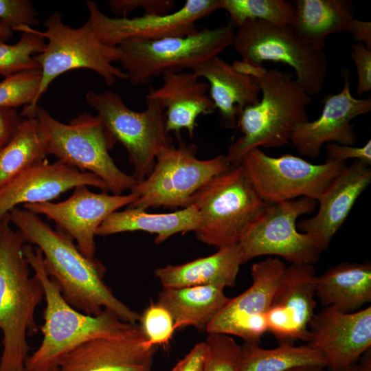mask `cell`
Instances as JSON below:
<instances>
[{
    "mask_svg": "<svg viewBox=\"0 0 371 371\" xmlns=\"http://www.w3.org/2000/svg\"><path fill=\"white\" fill-rule=\"evenodd\" d=\"M324 368L322 367H313V366H306V367H300L295 369H292L289 371H324Z\"/></svg>",
    "mask_w": 371,
    "mask_h": 371,
    "instance_id": "obj_46",
    "label": "cell"
},
{
    "mask_svg": "<svg viewBox=\"0 0 371 371\" xmlns=\"http://www.w3.org/2000/svg\"><path fill=\"white\" fill-rule=\"evenodd\" d=\"M205 353V342L197 343L170 371H202Z\"/></svg>",
    "mask_w": 371,
    "mask_h": 371,
    "instance_id": "obj_41",
    "label": "cell"
},
{
    "mask_svg": "<svg viewBox=\"0 0 371 371\" xmlns=\"http://www.w3.org/2000/svg\"><path fill=\"white\" fill-rule=\"evenodd\" d=\"M13 36V31L0 21V40L7 41Z\"/></svg>",
    "mask_w": 371,
    "mask_h": 371,
    "instance_id": "obj_45",
    "label": "cell"
},
{
    "mask_svg": "<svg viewBox=\"0 0 371 371\" xmlns=\"http://www.w3.org/2000/svg\"><path fill=\"white\" fill-rule=\"evenodd\" d=\"M293 28L306 42L324 49L326 37L348 32L354 20L349 0H297Z\"/></svg>",
    "mask_w": 371,
    "mask_h": 371,
    "instance_id": "obj_29",
    "label": "cell"
},
{
    "mask_svg": "<svg viewBox=\"0 0 371 371\" xmlns=\"http://www.w3.org/2000/svg\"><path fill=\"white\" fill-rule=\"evenodd\" d=\"M26 243L22 233L12 228L9 213L0 218V371H25L30 349L27 337L38 331L35 313L44 290L30 275L23 254Z\"/></svg>",
    "mask_w": 371,
    "mask_h": 371,
    "instance_id": "obj_3",
    "label": "cell"
},
{
    "mask_svg": "<svg viewBox=\"0 0 371 371\" xmlns=\"http://www.w3.org/2000/svg\"><path fill=\"white\" fill-rule=\"evenodd\" d=\"M91 186L108 192L97 175L59 161L46 160L23 171L0 188V218L19 204L49 202L78 186Z\"/></svg>",
    "mask_w": 371,
    "mask_h": 371,
    "instance_id": "obj_20",
    "label": "cell"
},
{
    "mask_svg": "<svg viewBox=\"0 0 371 371\" xmlns=\"http://www.w3.org/2000/svg\"><path fill=\"white\" fill-rule=\"evenodd\" d=\"M286 266L278 257L253 264L251 285L240 295L229 298L205 332L235 335L245 343H260L268 331L267 313Z\"/></svg>",
    "mask_w": 371,
    "mask_h": 371,
    "instance_id": "obj_15",
    "label": "cell"
},
{
    "mask_svg": "<svg viewBox=\"0 0 371 371\" xmlns=\"http://www.w3.org/2000/svg\"><path fill=\"white\" fill-rule=\"evenodd\" d=\"M232 65L252 76L260 89V101L240 113L237 124L243 135L229 146L225 155L229 163L236 166L252 149L289 144L295 127L308 120L306 108L312 100L291 73L269 70L238 60Z\"/></svg>",
    "mask_w": 371,
    "mask_h": 371,
    "instance_id": "obj_2",
    "label": "cell"
},
{
    "mask_svg": "<svg viewBox=\"0 0 371 371\" xmlns=\"http://www.w3.org/2000/svg\"><path fill=\"white\" fill-rule=\"evenodd\" d=\"M326 161L346 163L348 159L358 160L368 166L371 164V141L363 146L355 147L337 143L326 144Z\"/></svg>",
    "mask_w": 371,
    "mask_h": 371,
    "instance_id": "obj_40",
    "label": "cell"
},
{
    "mask_svg": "<svg viewBox=\"0 0 371 371\" xmlns=\"http://www.w3.org/2000/svg\"><path fill=\"white\" fill-rule=\"evenodd\" d=\"M45 30L36 32L47 39L43 52L34 56L41 72L38 90L33 102L24 106L19 113L23 118L34 117L38 101L55 78L71 70L87 69L97 73L107 86L117 80H127L126 73L113 65L119 62L117 47L102 43L95 36L87 20L81 27L73 28L62 21V15L56 12L44 21Z\"/></svg>",
    "mask_w": 371,
    "mask_h": 371,
    "instance_id": "obj_5",
    "label": "cell"
},
{
    "mask_svg": "<svg viewBox=\"0 0 371 371\" xmlns=\"http://www.w3.org/2000/svg\"><path fill=\"white\" fill-rule=\"evenodd\" d=\"M21 119L16 109L0 108V148L12 137Z\"/></svg>",
    "mask_w": 371,
    "mask_h": 371,
    "instance_id": "obj_42",
    "label": "cell"
},
{
    "mask_svg": "<svg viewBox=\"0 0 371 371\" xmlns=\"http://www.w3.org/2000/svg\"><path fill=\"white\" fill-rule=\"evenodd\" d=\"M255 190L267 204L307 197L317 201L346 163L314 164L293 155L272 157L254 148L241 164Z\"/></svg>",
    "mask_w": 371,
    "mask_h": 371,
    "instance_id": "obj_12",
    "label": "cell"
},
{
    "mask_svg": "<svg viewBox=\"0 0 371 371\" xmlns=\"http://www.w3.org/2000/svg\"><path fill=\"white\" fill-rule=\"evenodd\" d=\"M235 28L230 23L203 28L183 37L157 40L130 38L120 44L119 62L130 84L145 85L166 73L196 67L232 46Z\"/></svg>",
    "mask_w": 371,
    "mask_h": 371,
    "instance_id": "obj_7",
    "label": "cell"
},
{
    "mask_svg": "<svg viewBox=\"0 0 371 371\" xmlns=\"http://www.w3.org/2000/svg\"><path fill=\"white\" fill-rule=\"evenodd\" d=\"M242 264L243 255L238 243L183 264L159 267L155 275L163 288L216 286L225 289L235 286Z\"/></svg>",
    "mask_w": 371,
    "mask_h": 371,
    "instance_id": "obj_25",
    "label": "cell"
},
{
    "mask_svg": "<svg viewBox=\"0 0 371 371\" xmlns=\"http://www.w3.org/2000/svg\"><path fill=\"white\" fill-rule=\"evenodd\" d=\"M111 10L126 17L127 14L138 8H143L146 14H166L175 5L172 0H111L109 1Z\"/></svg>",
    "mask_w": 371,
    "mask_h": 371,
    "instance_id": "obj_38",
    "label": "cell"
},
{
    "mask_svg": "<svg viewBox=\"0 0 371 371\" xmlns=\"http://www.w3.org/2000/svg\"><path fill=\"white\" fill-rule=\"evenodd\" d=\"M9 214L27 243L40 249L47 273L69 305L91 315L107 309L122 321L137 324L140 314L117 299L106 284V268L101 262L85 256L71 238L52 229L38 214L19 207Z\"/></svg>",
    "mask_w": 371,
    "mask_h": 371,
    "instance_id": "obj_1",
    "label": "cell"
},
{
    "mask_svg": "<svg viewBox=\"0 0 371 371\" xmlns=\"http://www.w3.org/2000/svg\"><path fill=\"white\" fill-rule=\"evenodd\" d=\"M208 81L210 98L219 112L223 126L232 128L247 107L260 99V89L251 76L236 70L218 56L212 57L192 70Z\"/></svg>",
    "mask_w": 371,
    "mask_h": 371,
    "instance_id": "obj_24",
    "label": "cell"
},
{
    "mask_svg": "<svg viewBox=\"0 0 371 371\" xmlns=\"http://www.w3.org/2000/svg\"><path fill=\"white\" fill-rule=\"evenodd\" d=\"M221 9L236 29L248 20H261L280 26H293L295 7L284 0H220Z\"/></svg>",
    "mask_w": 371,
    "mask_h": 371,
    "instance_id": "obj_32",
    "label": "cell"
},
{
    "mask_svg": "<svg viewBox=\"0 0 371 371\" xmlns=\"http://www.w3.org/2000/svg\"><path fill=\"white\" fill-rule=\"evenodd\" d=\"M306 366L326 367L324 356L309 344L280 343L273 349L247 343L242 346L241 371H289Z\"/></svg>",
    "mask_w": 371,
    "mask_h": 371,
    "instance_id": "obj_31",
    "label": "cell"
},
{
    "mask_svg": "<svg viewBox=\"0 0 371 371\" xmlns=\"http://www.w3.org/2000/svg\"><path fill=\"white\" fill-rule=\"evenodd\" d=\"M339 371H371L370 361L367 360L366 361L358 364L355 363Z\"/></svg>",
    "mask_w": 371,
    "mask_h": 371,
    "instance_id": "obj_44",
    "label": "cell"
},
{
    "mask_svg": "<svg viewBox=\"0 0 371 371\" xmlns=\"http://www.w3.org/2000/svg\"><path fill=\"white\" fill-rule=\"evenodd\" d=\"M86 4L87 20L95 36L113 47L130 38L157 40L192 34L198 31V21L221 9L220 0H188L180 9L166 14L112 18L102 13L93 1L87 0Z\"/></svg>",
    "mask_w": 371,
    "mask_h": 371,
    "instance_id": "obj_14",
    "label": "cell"
},
{
    "mask_svg": "<svg viewBox=\"0 0 371 371\" xmlns=\"http://www.w3.org/2000/svg\"><path fill=\"white\" fill-rule=\"evenodd\" d=\"M341 74L344 81L342 89L324 98L319 117L299 124L291 133L290 143L302 156L318 157L324 144L353 146L357 135L350 122L371 111V97L355 98L350 91L349 71L344 69Z\"/></svg>",
    "mask_w": 371,
    "mask_h": 371,
    "instance_id": "obj_17",
    "label": "cell"
},
{
    "mask_svg": "<svg viewBox=\"0 0 371 371\" xmlns=\"http://www.w3.org/2000/svg\"><path fill=\"white\" fill-rule=\"evenodd\" d=\"M162 85L150 87L146 97L158 101L165 109L166 130L179 133L186 129L192 137L201 115L212 113L214 104L207 91V82L199 80L192 71L166 73Z\"/></svg>",
    "mask_w": 371,
    "mask_h": 371,
    "instance_id": "obj_23",
    "label": "cell"
},
{
    "mask_svg": "<svg viewBox=\"0 0 371 371\" xmlns=\"http://www.w3.org/2000/svg\"><path fill=\"white\" fill-rule=\"evenodd\" d=\"M34 117L46 133L48 155L80 171L97 175L112 194L120 195L135 186V179L122 171L111 157L109 150L115 142L98 115L83 113L65 124L37 105Z\"/></svg>",
    "mask_w": 371,
    "mask_h": 371,
    "instance_id": "obj_6",
    "label": "cell"
},
{
    "mask_svg": "<svg viewBox=\"0 0 371 371\" xmlns=\"http://www.w3.org/2000/svg\"><path fill=\"white\" fill-rule=\"evenodd\" d=\"M322 304L352 313L371 302V264L341 262L317 276Z\"/></svg>",
    "mask_w": 371,
    "mask_h": 371,
    "instance_id": "obj_27",
    "label": "cell"
},
{
    "mask_svg": "<svg viewBox=\"0 0 371 371\" xmlns=\"http://www.w3.org/2000/svg\"><path fill=\"white\" fill-rule=\"evenodd\" d=\"M38 15L29 0H0V21L12 31L38 26Z\"/></svg>",
    "mask_w": 371,
    "mask_h": 371,
    "instance_id": "obj_37",
    "label": "cell"
},
{
    "mask_svg": "<svg viewBox=\"0 0 371 371\" xmlns=\"http://www.w3.org/2000/svg\"><path fill=\"white\" fill-rule=\"evenodd\" d=\"M316 286L313 265L286 266L267 313L268 331L280 344L309 341V323L316 307Z\"/></svg>",
    "mask_w": 371,
    "mask_h": 371,
    "instance_id": "obj_19",
    "label": "cell"
},
{
    "mask_svg": "<svg viewBox=\"0 0 371 371\" xmlns=\"http://www.w3.org/2000/svg\"><path fill=\"white\" fill-rule=\"evenodd\" d=\"M199 221V213L193 204L175 212L162 214L127 207L111 214L98 228L96 236L142 231L155 234V243L159 244L178 233L194 232Z\"/></svg>",
    "mask_w": 371,
    "mask_h": 371,
    "instance_id": "obj_26",
    "label": "cell"
},
{
    "mask_svg": "<svg viewBox=\"0 0 371 371\" xmlns=\"http://www.w3.org/2000/svg\"><path fill=\"white\" fill-rule=\"evenodd\" d=\"M47 136L36 117L23 118L0 148V188L26 169L45 160Z\"/></svg>",
    "mask_w": 371,
    "mask_h": 371,
    "instance_id": "obj_30",
    "label": "cell"
},
{
    "mask_svg": "<svg viewBox=\"0 0 371 371\" xmlns=\"http://www.w3.org/2000/svg\"><path fill=\"white\" fill-rule=\"evenodd\" d=\"M235 30L232 46L241 60L256 66L265 61L288 65L306 94L311 97L322 91L328 71L326 54L306 42L293 27L254 19Z\"/></svg>",
    "mask_w": 371,
    "mask_h": 371,
    "instance_id": "obj_10",
    "label": "cell"
},
{
    "mask_svg": "<svg viewBox=\"0 0 371 371\" xmlns=\"http://www.w3.org/2000/svg\"><path fill=\"white\" fill-rule=\"evenodd\" d=\"M207 334L202 371H241L242 346L230 335Z\"/></svg>",
    "mask_w": 371,
    "mask_h": 371,
    "instance_id": "obj_34",
    "label": "cell"
},
{
    "mask_svg": "<svg viewBox=\"0 0 371 371\" xmlns=\"http://www.w3.org/2000/svg\"><path fill=\"white\" fill-rule=\"evenodd\" d=\"M350 56L357 69V93L360 96L371 90V49L362 43H353L351 45Z\"/></svg>",
    "mask_w": 371,
    "mask_h": 371,
    "instance_id": "obj_39",
    "label": "cell"
},
{
    "mask_svg": "<svg viewBox=\"0 0 371 371\" xmlns=\"http://www.w3.org/2000/svg\"><path fill=\"white\" fill-rule=\"evenodd\" d=\"M24 256L44 290L45 308L38 348L27 358L25 371H41L58 366L61 359L82 344L95 338L122 337L139 333L137 324L122 321L109 310L91 315L82 313L63 298L57 283L47 273L40 249L26 243Z\"/></svg>",
    "mask_w": 371,
    "mask_h": 371,
    "instance_id": "obj_4",
    "label": "cell"
},
{
    "mask_svg": "<svg viewBox=\"0 0 371 371\" xmlns=\"http://www.w3.org/2000/svg\"><path fill=\"white\" fill-rule=\"evenodd\" d=\"M138 196L95 193L88 186L74 189L67 199L54 203H28L23 208L36 214H43L53 221L56 229L76 242L79 251L87 258H95L96 231L113 212L135 202Z\"/></svg>",
    "mask_w": 371,
    "mask_h": 371,
    "instance_id": "obj_16",
    "label": "cell"
},
{
    "mask_svg": "<svg viewBox=\"0 0 371 371\" xmlns=\"http://www.w3.org/2000/svg\"><path fill=\"white\" fill-rule=\"evenodd\" d=\"M231 166L225 155L199 159L194 146L170 145L157 154L150 173L132 188L138 198L128 207H187L201 189Z\"/></svg>",
    "mask_w": 371,
    "mask_h": 371,
    "instance_id": "obj_9",
    "label": "cell"
},
{
    "mask_svg": "<svg viewBox=\"0 0 371 371\" xmlns=\"http://www.w3.org/2000/svg\"><path fill=\"white\" fill-rule=\"evenodd\" d=\"M370 182V166L354 160L329 183L317 201V212L311 218L300 221L297 228L308 234L317 247L324 251Z\"/></svg>",
    "mask_w": 371,
    "mask_h": 371,
    "instance_id": "obj_21",
    "label": "cell"
},
{
    "mask_svg": "<svg viewBox=\"0 0 371 371\" xmlns=\"http://www.w3.org/2000/svg\"><path fill=\"white\" fill-rule=\"evenodd\" d=\"M157 348L142 330L122 337L95 338L66 354L58 367L60 371H150Z\"/></svg>",
    "mask_w": 371,
    "mask_h": 371,
    "instance_id": "obj_22",
    "label": "cell"
},
{
    "mask_svg": "<svg viewBox=\"0 0 371 371\" xmlns=\"http://www.w3.org/2000/svg\"><path fill=\"white\" fill-rule=\"evenodd\" d=\"M19 41L14 45L0 40V75L5 77L22 71L39 69L34 56L43 52L45 39L34 27H21Z\"/></svg>",
    "mask_w": 371,
    "mask_h": 371,
    "instance_id": "obj_33",
    "label": "cell"
},
{
    "mask_svg": "<svg viewBox=\"0 0 371 371\" xmlns=\"http://www.w3.org/2000/svg\"><path fill=\"white\" fill-rule=\"evenodd\" d=\"M317 203L300 197L267 204L238 243L243 263L262 256L280 257L291 264L317 262L322 251L308 234L297 229V218L313 212Z\"/></svg>",
    "mask_w": 371,
    "mask_h": 371,
    "instance_id": "obj_13",
    "label": "cell"
},
{
    "mask_svg": "<svg viewBox=\"0 0 371 371\" xmlns=\"http://www.w3.org/2000/svg\"><path fill=\"white\" fill-rule=\"evenodd\" d=\"M309 344L319 351L332 371L357 362L371 346V306L344 313L326 306L309 323Z\"/></svg>",
    "mask_w": 371,
    "mask_h": 371,
    "instance_id": "obj_18",
    "label": "cell"
},
{
    "mask_svg": "<svg viewBox=\"0 0 371 371\" xmlns=\"http://www.w3.org/2000/svg\"><path fill=\"white\" fill-rule=\"evenodd\" d=\"M41 371H60V370L58 366H56V367H53V368L41 370Z\"/></svg>",
    "mask_w": 371,
    "mask_h": 371,
    "instance_id": "obj_47",
    "label": "cell"
},
{
    "mask_svg": "<svg viewBox=\"0 0 371 371\" xmlns=\"http://www.w3.org/2000/svg\"><path fill=\"white\" fill-rule=\"evenodd\" d=\"M192 204L200 216L194 232L196 238L217 249L238 244L267 205L242 164L232 166L214 178L199 191Z\"/></svg>",
    "mask_w": 371,
    "mask_h": 371,
    "instance_id": "obj_8",
    "label": "cell"
},
{
    "mask_svg": "<svg viewBox=\"0 0 371 371\" xmlns=\"http://www.w3.org/2000/svg\"><path fill=\"white\" fill-rule=\"evenodd\" d=\"M348 33L357 43L371 49V23L354 19Z\"/></svg>",
    "mask_w": 371,
    "mask_h": 371,
    "instance_id": "obj_43",
    "label": "cell"
},
{
    "mask_svg": "<svg viewBox=\"0 0 371 371\" xmlns=\"http://www.w3.org/2000/svg\"><path fill=\"white\" fill-rule=\"evenodd\" d=\"M224 289L216 286L163 288L157 302L171 313L175 330L192 326L205 331L229 300Z\"/></svg>",
    "mask_w": 371,
    "mask_h": 371,
    "instance_id": "obj_28",
    "label": "cell"
},
{
    "mask_svg": "<svg viewBox=\"0 0 371 371\" xmlns=\"http://www.w3.org/2000/svg\"><path fill=\"white\" fill-rule=\"evenodd\" d=\"M85 100L115 144L120 143L126 149L134 169L132 176L137 181L144 180L152 171L157 154L172 145L166 130L164 108L146 97L145 110L135 111L111 91L89 90Z\"/></svg>",
    "mask_w": 371,
    "mask_h": 371,
    "instance_id": "obj_11",
    "label": "cell"
},
{
    "mask_svg": "<svg viewBox=\"0 0 371 371\" xmlns=\"http://www.w3.org/2000/svg\"><path fill=\"white\" fill-rule=\"evenodd\" d=\"M41 79L40 69L5 77L0 82V108L16 109L30 104L38 90Z\"/></svg>",
    "mask_w": 371,
    "mask_h": 371,
    "instance_id": "obj_35",
    "label": "cell"
},
{
    "mask_svg": "<svg viewBox=\"0 0 371 371\" xmlns=\"http://www.w3.org/2000/svg\"><path fill=\"white\" fill-rule=\"evenodd\" d=\"M138 322L146 341L157 347L168 344L175 331L171 313L158 302H151L139 315Z\"/></svg>",
    "mask_w": 371,
    "mask_h": 371,
    "instance_id": "obj_36",
    "label": "cell"
}]
</instances>
